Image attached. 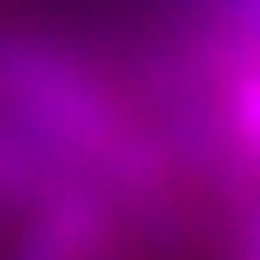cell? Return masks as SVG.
<instances>
[{
  "instance_id": "obj_1",
  "label": "cell",
  "mask_w": 260,
  "mask_h": 260,
  "mask_svg": "<svg viewBox=\"0 0 260 260\" xmlns=\"http://www.w3.org/2000/svg\"><path fill=\"white\" fill-rule=\"evenodd\" d=\"M0 94L22 116L28 139L45 155H67L78 166H105L122 188H139L150 177L144 144L127 127L122 105L72 55H55L45 45H6L0 50Z\"/></svg>"
},
{
  "instance_id": "obj_2",
  "label": "cell",
  "mask_w": 260,
  "mask_h": 260,
  "mask_svg": "<svg viewBox=\"0 0 260 260\" xmlns=\"http://www.w3.org/2000/svg\"><path fill=\"white\" fill-rule=\"evenodd\" d=\"M116 249V221L100 188L83 183H50L39 194V216L22 238L17 260H111Z\"/></svg>"
},
{
  "instance_id": "obj_3",
  "label": "cell",
  "mask_w": 260,
  "mask_h": 260,
  "mask_svg": "<svg viewBox=\"0 0 260 260\" xmlns=\"http://www.w3.org/2000/svg\"><path fill=\"white\" fill-rule=\"evenodd\" d=\"M221 122L233 150L260 166V55H233V72L221 83Z\"/></svg>"
},
{
  "instance_id": "obj_4",
  "label": "cell",
  "mask_w": 260,
  "mask_h": 260,
  "mask_svg": "<svg viewBox=\"0 0 260 260\" xmlns=\"http://www.w3.org/2000/svg\"><path fill=\"white\" fill-rule=\"evenodd\" d=\"M233 55H260V0H210Z\"/></svg>"
},
{
  "instance_id": "obj_5",
  "label": "cell",
  "mask_w": 260,
  "mask_h": 260,
  "mask_svg": "<svg viewBox=\"0 0 260 260\" xmlns=\"http://www.w3.org/2000/svg\"><path fill=\"white\" fill-rule=\"evenodd\" d=\"M255 255H260V244H255Z\"/></svg>"
}]
</instances>
